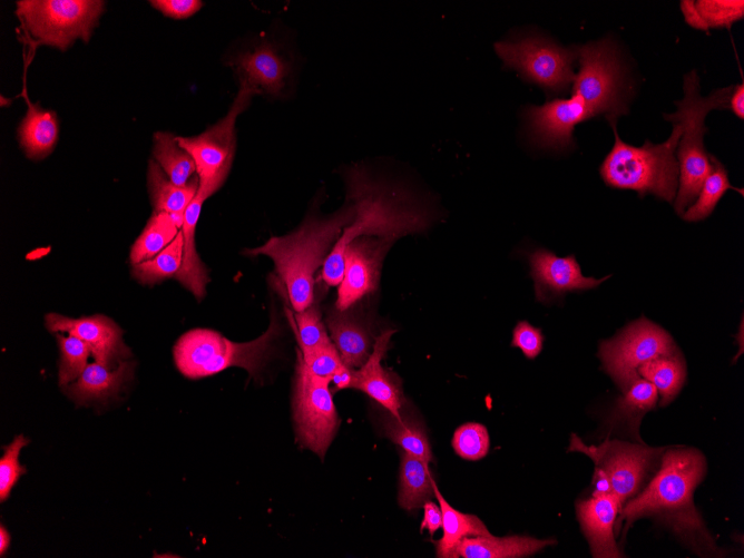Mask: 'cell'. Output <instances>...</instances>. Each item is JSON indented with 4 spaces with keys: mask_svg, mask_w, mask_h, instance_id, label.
Segmentation results:
<instances>
[{
    "mask_svg": "<svg viewBox=\"0 0 744 558\" xmlns=\"http://www.w3.org/2000/svg\"><path fill=\"white\" fill-rule=\"evenodd\" d=\"M658 467L648 484L620 508L616 531L621 521L627 530L638 518L653 517L695 554L721 556L693 502L694 490L706 472L704 456L693 448L669 449L663 452Z\"/></svg>",
    "mask_w": 744,
    "mask_h": 558,
    "instance_id": "obj_1",
    "label": "cell"
},
{
    "mask_svg": "<svg viewBox=\"0 0 744 558\" xmlns=\"http://www.w3.org/2000/svg\"><path fill=\"white\" fill-rule=\"evenodd\" d=\"M349 195L354 218L343 229L322 267V278L330 286H339L342 281L344 249L352 239L374 236L394 243L404 235L423 232L430 225L427 209L399 192L373 183L361 172L351 174Z\"/></svg>",
    "mask_w": 744,
    "mask_h": 558,
    "instance_id": "obj_2",
    "label": "cell"
},
{
    "mask_svg": "<svg viewBox=\"0 0 744 558\" xmlns=\"http://www.w3.org/2000/svg\"><path fill=\"white\" fill-rule=\"evenodd\" d=\"M352 204L325 218H307L296 231L272 236L246 255H266L275 266L295 312L314 302V274L323 264L343 229L354 218Z\"/></svg>",
    "mask_w": 744,
    "mask_h": 558,
    "instance_id": "obj_3",
    "label": "cell"
},
{
    "mask_svg": "<svg viewBox=\"0 0 744 558\" xmlns=\"http://www.w3.org/2000/svg\"><path fill=\"white\" fill-rule=\"evenodd\" d=\"M685 96L675 101L677 110L665 114L664 118L681 125L682 135L677 145L678 188L674 208L677 215L683 213L696 200L698 193L712 173L713 165L704 149L703 137L706 133L705 117L712 109L728 107L733 86L714 90L709 96L699 94V79L695 70L684 76Z\"/></svg>",
    "mask_w": 744,
    "mask_h": 558,
    "instance_id": "obj_4",
    "label": "cell"
},
{
    "mask_svg": "<svg viewBox=\"0 0 744 558\" xmlns=\"http://www.w3.org/2000/svg\"><path fill=\"white\" fill-rule=\"evenodd\" d=\"M611 127L615 143L599 168L605 184L636 190L640 197L653 194L672 203L678 188L679 169L675 150L682 135L681 125L673 123V131L666 141L654 145L646 140L639 147L623 141L615 124Z\"/></svg>",
    "mask_w": 744,
    "mask_h": 558,
    "instance_id": "obj_5",
    "label": "cell"
},
{
    "mask_svg": "<svg viewBox=\"0 0 744 558\" xmlns=\"http://www.w3.org/2000/svg\"><path fill=\"white\" fill-rule=\"evenodd\" d=\"M280 333L278 323L272 319L268 329L249 342H233L209 329H193L184 333L173 349L178 371L188 379L214 375L231 366L247 371L257 379Z\"/></svg>",
    "mask_w": 744,
    "mask_h": 558,
    "instance_id": "obj_6",
    "label": "cell"
},
{
    "mask_svg": "<svg viewBox=\"0 0 744 558\" xmlns=\"http://www.w3.org/2000/svg\"><path fill=\"white\" fill-rule=\"evenodd\" d=\"M104 10L96 0H21L16 13L35 47L66 50L76 39L88 42Z\"/></svg>",
    "mask_w": 744,
    "mask_h": 558,
    "instance_id": "obj_7",
    "label": "cell"
},
{
    "mask_svg": "<svg viewBox=\"0 0 744 558\" xmlns=\"http://www.w3.org/2000/svg\"><path fill=\"white\" fill-rule=\"evenodd\" d=\"M254 90L239 85V90L227 114L197 136H176V140L193 158L199 180L198 192L209 197L226 179L235 154V123L249 105Z\"/></svg>",
    "mask_w": 744,
    "mask_h": 558,
    "instance_id": "obj_8",
    "label": "cell"
},
{
    "mask_svg": "<svg viewBox=\"0 0 744 558\" xmlns=\"http://www.w3.org/2000/svg\"><path fill=\"white\" fill-rule=\"evenodd\" d=\"M568 451L581 452L594 461L595 471L607 479L610 492L623 507L640 491L665 450L619 440L586 446L579 437L572 434Z\"/></svg>",
    "mask_w": 744,
    "mask_h": 558,
    "instance_id": "obj_9",
    "label": "cell"
},
{
    "mask_svg": "<svg viewBox=\"0 0 744 558\" xmlns=\"http://www.w3.org/2000/svg\"><path fill=\"white\" fill-rule=\"evenodd\" d=\"M579 71L572 80V95L583 98L595 116L615 124L627 112L621 98V70L616 49L609 40H600L574 49Z\"/></svg>",
    "mask_w": 744,
    "mask_h": 558,
    "instance_id": "obj_10",
    "label": "cell"
},
{
    "mask_svg": "<svg viewBox=\"0 0 744 558\" xmlns=\"http://www.w3.org/2000/svg\"><path fill=\"white\" fill-rule=\"evenodd\" d=\"M330 381L313 374L297 351L293 419L303 447L324 458L337 428L339 417Z\"/></svg>",
    "mask_w": 744,
    "mask_h": 558,
    "instance_id": "obj_11",
    "label": "cell"
},
{
    "mask_svg": "<svg viewBox=\"0 0 744 558\" xmlns=\"http://www.w3.org/2000/svg\"><path fill=\"white\" fill-rule=\"evenodd\" d=\"M678 349L667 331L652 321L640 317L627 325L610 340L601 341L598 356L601 369L623 391L639 378L638 368Z\"/></svg>",
    "mask_w": 744,
    "mask_h": 558,
    "instance_id": "obj_12",
    "label": "cell"
},
{
    "mask_svg": "<svg viewBox=\"0 0 744 558\" xmlns=\"http://www.w3.org/2000/svg\"><path fill=\"white\" fill-rule=\"evenodd\" d=\"M507 68L516 69L525 80L557 94L567 90L575 74L574 49H566L541 37H523L495 43Z\"/></svg>",
    "mask_w": 744,
    "mask_h": 558,
    "instance_id": "obj_13",
    "label": "cell"
},
{
    "mask_svg": "<svg viewBox=\"0 0 744 558\" xmlns=\"http://www.w3.org/2000/svg\"><path fill=\"white\" fill-rule=\"evenodd\" d=\"M392 244L374 236H359L346 245L343 277L334 305L337 310H347L378 288L382 262Z\"/></svg>",
    "mask_w": 744,
    "mask_h": 558,
    "instance_id": "obj_14",
    "label": "cell"
},
{
    "mask_svg": "<svg viewBox=\"0 0 744 558\" xmlns=\"http://www.w3.org/2000/svg\"><path fill=\"white\" fill-rule=\"evenodd\" d=\"M45 321L49 332L68 333L85 341L95 361L107 368L114 369L131 356L129 347L124 343L121 329L105 315L72 319L49 313Z\"/></svg>",
    "mask_w": 744,
    "mask_h": 558,
    "instance_id": "obj_15",
    "label": "cell"
},
{
    "mask_svg": "<svg viewBox=\"0 0 744 558\" xmlns=\"http://www.w3.org/2000/svg\"><path fill=\"white\" fill-rule=\"evenodd\" d=\"M532 141L540 147L565 149L572 143L575 127L591 117L593 110L581 97L554 99L541 106H531L526 111Z\"/></svg>",
    "mask_w": 744,
    "mask_h": 558,
    "instance_id": "obj_16",
    "label": "cell"
},
{
    "mask_svg": "<svg viewBox=\"0 0 744 558\" xmlns=\"http://www.w3.org/2000/svg\"><path fill=\"white\" fill-rule=\"evenodd\" d=\"M528 257L535 295L540 302H549L569 292L595 288L611 276H584L575 255L559 257L548 249L537 248Z\"/></svg>",
    "mask_w": 744,
    "mask_h": 558,
    "instance_id": "obj_17",
    "label": "cell"
},
{
    "mask_svg": "<svg viewBox=\"0 0 744 558\" xmlns=\"http://www.w3.org/2000/svg\"><path fill=\"white\" fill-rule=\"evenodd\" d=\"M395 331L386 330L374 340L368 360L353 371L351 388L360 390L395 418H402L403 395L395 378L382 366V360Z\"/></svg>",
    "mask_w": 744,
    "mask_h": 558,
    "instance_id": "obj_18",
    "label": "cell"
},
{
    "mask_svg": "<svg viewBox=\"0 0 744 558\" xmlns=\"http://www.w3.org/2000/svg\"><path fill=\"white\" fill-rule=\"evenodd\" d=\"M620 508L613 493L593 492L591 498L576 505L577 517L593 557H623L614 536V525Z\"/></svg>",
    "mask_w": 744,
    "mask_h": 558,
    "instance_id": "obj_19",
    "label": "cell"
},
{
    "mask_svg": "<svg viewBox=\"0 0 744 558\" xmlns=\"http://www.w3.org/2000/svg\"><path fill=\"white\" fill-rule=\"evenodd\" d=\"M234 66L241 84L254 90L256 95H280L290 71L288 65L268 42L239 55Z\"/></svg>",
    "mask_w": 744,
    "mask_h": 558,
    "instance_id": "obj_20",
    "label": "cell"
},
{
    "mask_svg": "<svg viewBox=\"0 0 744 558\" xmlns=\"http://www.w3.org/2000/svg\"><path fill=\"white\" fill-rule=\"evenodd\" d=\"M326 324L343 363L350 369H359L371 353V332L366 322L353 306L344 311L334 306L329 311Z\"/></svg>",
    "mask_w": 744,
    "mask_h": 558,
    "instance_id": "obj_21",
    "label": "cell"
},
{
    "mask_svg": "<svg viewBox=\"0 0 744 558\" xmlns=\"http://www.w3.org/2000/svg\"><path fill=\"white\" fill-rule=\"evenodd\" d=\"M133 371L134 363L127 360L114 369L95 361L85 368L75 382L65 386L66 393L77 404L106 399L121 390L125 382L131 378Z\"/></svg>",
    "mask_w": 744,
    "mask_h": 558,
    "instance_id": "obj_22",
    "label": "cell"
},
{
    "mask_svg": "<svg viewBox=\"0 0 744 558\" xmlns=\"http://www.w3.org/2000/svg\"><path fill=\"white\" fill-rule=\"evenodd\" d=\"M208 197L197 190L196 196L186 208L182 233L184 238L182 266L175 277L180 284L189 290L197 300H202L206 293V284L209 282L207 268L200 261L195 245V231L199 218L203 203Z\"/></svg>",
    "mask_w": 744,
    "mask_h": 558,
    "instance_id": "obj_23",
    "label": "cell"
},
{
    "mask_svg": "<svg viewBox=\"0 0 744 558\" xmlns=\"http://www.w3.org/2000/svg\"><path fill=\"white\" fill-rule=\"evenodd\" d=\"M554 544H556L554 539H538L528 536L467 537L460 542L457 554L462 558H521L531 556Z\"/></svg>",
    "mask_w": 744,
    "mask_h": 558,
    "instance_id": "obj_24",
    "label": "cell"
},
{
    "mask_svg": "<svg viewBox=\"0 0 744 558\" xmlns=\"http://www.w3.org/2000/svg\"><path fill=\"white\" fill-rule=\"evenodd\" d=\"M656 388L643 378L635 379L619 397L606 422L610 430L623 429L638 439L642 418L656 407Z\"/></svg>",
    "mask_w": 744,
    "mask_h": 558,
    "instance_id": "obj_25",
    "label": "cell"
},
{
    "mask_svg": "<svg viewBox=\"0 0 744 558\" xmlns=\"http://www.w3.org/2000/svg\"><path fill=\"white\" fill-rule=\"evenodd\" d=\"M433 496L442 512V537L437 540L435 554L439 558H457L458 547L467 537L490 536V531L474 515L454 509L433 482Z\"/></svg>",
    "mask_w": 744,
    "mask_h": 558,
    "instance_id": "obj_26",
    "label": "cell"
},
{
    "mask_svg": "<svg viewBox=\"0 0 744 558\" xmlns=\"http://www.w3.org/2000/svg\"><path fill=\"white\" fill-rule=\"evenodd\" d=\"M198 187V177H194L184 186H178L168 178L156 161H149L148 188L155 212L168 213L178 228L183 226L186 208L196 196Z\"/></svg>",
    "mask_w": 744,
    "mask_h": 558,
    "instance_id": "obj_27",
    "label": "cell"
},
{
    "mask_svg": "<svg viewBox=\"0 0 744 558\" xmlns=\"http://www.w3.org/2000/svg\"><path fill=\"white\" fill-rule=\"evenodd\" d=\"M58 120L52 110L28 102V110L19 127V139L26 155L32 159L46 157L58 139Z\"/></svg>",
    "mask_w": 744,
    "mask_h": 558,
    "instance_id": "obj_28",
    "label": "cell"
},
{
    "mask_svg": "<svg viewBox=\"0 0 744 558\" xmlns=\"http://www.w3.org/2000/svg\"><path fill=\"white\" fill-rule=\"evenodd\" d=\"M637 373L656 388L660 397V405H667L677 397L685 383V360L682 353L677 351L642 364Z\"/></svg>",
    "mask_w": 744,
    "mask_h": 558,
    "instance_id": "obj_29",
    "label": "cell"
},
{
    "mask_svg": "<svg viewBox=\"0 0 744 558\" xmlns=\"http://www.w3.org/2000/svg\"><path fill=\"white\" fill-rule=\"evenodd\" d=\"M433 482L428 464L420 459L401 453L399 476V506L405 510L422 507L433 496Z\"/></svg>",
    "mask_w": 744,
    "mask_h": 558,
    "instance_id": "obj_30",
    "label": "cell"
},
{
    "mask_svg": "<svg viewBox=\"0 0 744 558\" xmlns=\"http://www.w3.org/2000/svg\"><path fill=\"white\" fill-rule=\"evenodd\" d=\"M153 155L168 178L178 186L186 185L196 173L192 156L179 146L176 136L170 133H155Z\"/></svg>",
    "mask_w": 744,
    "mask_h": 558,
    "instance_id": "obj_31",
    "label": "cell"
},
{
    "mask_svg": "<svg viewBox=\"0 0 744 558\" xmlns=\"http://www.w3.org/2000/svg\"><path fill=\"white\" fill-rule=\"evenodd\" d=\"M174 218L165 212H155L130 249L134 264L150 260L168 246L178 234Z\"/></svg>",
    "mask_w": 744,
    "mask_h": 558,
    "instance_id": "obj_32",
    "label": "cell"
},
{
    "mask_svg": "<svg viewBox=\"0 0 744 558\" xmlns=\"http://www.w3.org/2000/svg\"><path fill=\"white\" fill-rule=\"evenodd\" d=\"M381 424L384 435L404 452L420 459L425 464L433 461L427 433L418 421L403 415L398 419L386 411Z\"/></svg>",
    "mask_w": 744,
    "mask_h": 558,
    "instance_id": "obj_33",
    "label": "cell"
},
{
    "mask_svg": "<svg viewBox=\"0 0 744 558\" xmlns=\"http://www.w3.org/2000/svg\"><path fill=\"white\" fill-rule=\"evenodd\" d=\"M709 159L713 165L712 173L705 179L695 203L683 213L682 218L686 222H698L708 217L728 189L744 194L742 188L730 184L726 169L713 155Z\"/></svg>",
    "mask_w": 744,
    "mask_h": 558,
    "instance_id": "obj_34",
    "label": "cell"
},
{
    "mask_svg": "<svg viewBox=\"0 0 744 558\" xmlns=\"http://www.w3.org/2000/svg\"><path fill=\"white\" fill-rule=\"evenodd\" d=\"M184 238L182 231L174 241L150 260L133 265L134 276L144 284H154L176 275L182 266Z\"/></svg>",
    "mask_w": 744,
    "mask_h": 558,
    "instance_id": "obj_35",
    "label": "cell"
},
{
    "mask_svg": "<svg viewBox=\"0 0 744 558\" xmlns=\"http://www.w3.org/2000/svg\"><path fill=\"white\" fill-rule=\"evenodd\" d=\"M60 352L59 384L66 386L75 382L85 368L91 353L90 346L75 335L56 333Z\"/></svg>",
    "mask_w": 744,
    "mask_h": 558,
    "instance_id": "obj_36",
    "label": "cell"
},
{
    "mask_svg": "<svg viewBox=\"0 0 744 558\" xmlns=\"http://www.w3.org/2000/svg\"><path fill=\"white\" fill-rule=\"evenodd\" d=\"M451 444L454 452L462 459L478 461L489 451L488 430L481 423H464L454 431Z\"/></svg>",
    "mask_w": 744,
    "mask_h": 558,
    "instance_id": "obj_37",
    "label": "cell"
},
{
    "mask_svg": "<svg viewBox=\"0 0 744 558\" xmlns=\"http://www.w3.org/2000/svg\"><path fill=\"white\" fill-rule=\"evenodd\" d=\"M29 443V439L23 434L14 437L11 443L3 447V454L0 459V501L4 502L19 478L27 472V469L19 463V454L23 447Z\"/></svg>",
    "mask_w": 744,
    "mask_h": 558,
    "instance_id": "obj_38",
    "label": "cell"
},
{
    "mask_svg": "<svg viewBox=\"0 0 744 558\" xmlns=\"http://www.w3.org/2000/svg\"><path fill=\"white\" fill-rule=\"evenodd\" d=\"M695 8L708 28H731L744 17L743 0H698Z\"/></svg>",
    "mask_w": 744,
    "mask_h": 558,
    "instance_id": "obj_39",
    "label": "cell"
},
{
    "mask_svg": "<svg viewBox=\"0 0 744 558\" xmlns=\"http://www.w3.org/2000/svg\"><path fill=\"white\" fill-rule=\"evenodd\" d=\"M295 321L301 351L314 349L331 342L321 320L320 310L314 302L307 309L296 312Z\"/></svg>",
    "mask_w": 744,
    "mask_h": 558,
    "instance_id": "obj_40",
    "label": "cell"
},
{
    "mask_svg": "<svg viewBox=\"0 0 744 558\" xmlns=\"http://www.w3.org/2000/svg\"><path fill=\"white\" fill-rule=\"evenodd\" d=\"M302 359L309 370L322 379L331 382L333 375L344 364L333 342L301 351Z\"/></svg>",
    "mask_w": 744,
    "mask_h": 558,
    "instance_id": "obj_41",
    "label": "cell"
},
{
    "mask_svg": "<svg viewBox=\"0 0 744 558\" xmlns=\"http://www.w3.org/2000/svg\"><path fill=\"white\" fill-rule=\"evenodd\" d=\"M544 345V335L540 329L527 321H519L512 331L511 346L518 347L522 354L532 360L537 358Z\"/></svg>",
    "mask_w": 744,
    "mask_h": 558,
    "instance_id": "obj_42",
    "label": "cell"
},
{
    "mask_svg": "<svg viewBox=\"0 0 744 558\" xmlns=\"http://www.w3.org/2000/svg\"><path fill=\"white\" fill-rule=\"evenodd\" d=\"M149 3L164 16L173 19L192 17L203 7L199 0H151Z\"/></svg>",
    "mask_w": 744,
    "mask_h": 558,
    "instance_id": "obj_43",
    "label": "cell"
},
{
    "mask_svg": "<svg viewBox=\"0 0 744 558\" xmlns=\"http://www.w3.org/2000/svg\"><path fill=\"white\" fill-rule=\"evenodd\" d=\"M423 517L420 529H427L432 536L442 526V512L440 506L431 500H427L423 505Z\"/></svg>",
    "mask_w": 744,
    "mask_h": 558,
    "instance_id": "obj_44",
    "label": "cell"
},
{
    "mask_svg": "<svg viewBox=\"0 0 744 558\" xmlns=\"http://www.w3.org/2000/svg\"><path fill=\"white\" fill-rule=\"evenodd\" d=\"M681 10L687 25H689L692 28L702 30L707 35H709L708 26L706 25V22L703 20V18L695 8V1L692 0L681 1Z\"/></svg>",
    "mask_w": 744,
    "mask_h": 558,
    "instance_id": "obj_45",
    "label": "cell"
},
{
    "mask_svg": "<svg viewBox=\"0 0 744 558\" xmlns=\"http://www.w3.org/2000/svg\"><path fill=\"white\" fill-rule=\"evenodd\" d=\"M730 107L734 115L740 119H744V84L741 82L735 86L734 91L730 96Z\"/></svg>",
    "mask_w": 744,
    "mask_h": 558,
    "instance_id": "obj_46",
    "label": "cell"
},
{
    "mask_svg": "<svg viewBox=\"0 0 744 558\" xmlns=\"http://www.w3.org/2000/svg\"><path fill=\"white\" fill-rule=\"evenodd\" d=\"M353 371H354L353 369H350L349 366L343 364L331 380V382H333L335 386L334 390L351 388L353 380Z\"/></svg>",
    "mask_w": 744,
    "mask_h": 558,
    "instance_id": "obj_47",
    "label": "cell"
},
{
    "mask_svg": "<svg viewBox=\"0 0 744 558\" xmlns=\"http://www.w3.org/2000/svg\"><path fill=\"white\" fill-rule=\"evenodd\" d=\"M10 545V535L8 530L3 527V525L0 526V556L3 557L9 548Z\"/></svg>",
    "mask_w": 744,
    "mask_h": 558,
    "instance_id": "obj_48",
    "label": "cell"
}]
</instances>
